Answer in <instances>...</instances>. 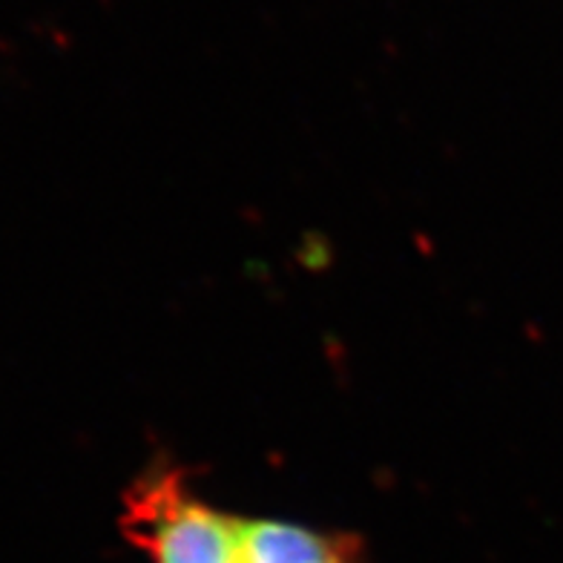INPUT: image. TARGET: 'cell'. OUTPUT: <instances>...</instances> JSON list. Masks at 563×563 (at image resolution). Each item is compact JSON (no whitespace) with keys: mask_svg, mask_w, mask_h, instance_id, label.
<instances>
[{"mask_svg":"<svg viewBox=\"0 0 563 563\" xmlns=\"http://www.w3.org/2000/svg\"><path fill=\"white\" fill-rule=\"evenodd\" d=\"M124 534L144 563H236V515L205 504L176 472L141 477L126 492Z\"/></svg>","mask_w":563,"mask_h":563,"instance_id":"1","label":"cell"},{"mask_svg":"<svg viewBox=\"0 0 563 563\" xmlns=\"http://www.w3.org/2000/svg\"><path fill=\"white\" fill-rule=\"evenodd\" d=\"M236 563H356V541L288 520L236 518Z\"/></svg>","mask_w":563,"mask_h":563,"instance_id":"2","label":"cell"}]
</instances>
